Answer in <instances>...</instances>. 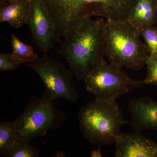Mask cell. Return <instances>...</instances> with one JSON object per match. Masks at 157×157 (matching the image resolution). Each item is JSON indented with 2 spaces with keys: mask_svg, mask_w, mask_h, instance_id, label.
<instances>
[{
  "mask_svg": "<svg viewBox=\"0 0 157 157\" xmlns=\"http://www.w3.org/2000/svg\"><path fill=\"white\" fill-rule=\"evenodd\" d=\"M43 1L64 39L82 21L96 16L113 21H126L137 0Z\"/></svg>",
  "mask_w": 157,
  "mask_h": 157,
  "instance_id": "obj_1",
  "label": "cell"
},
{
  "mask_svg": "<svg viewBox=\"0 0 157 157\" xmlns=\"http://www.w3.org/2000/svg\"><path fill=\"white\" fill-rule=\"evenodd\" d=\"M106 20L89 18L82 21L60 42L57 54L62 56L76 79L85 77L105 60L103 29Z\"/></svg>",
  "mask_w": 157,
  "mask_h": 157,
  "instance_id": "obj_2",
  "label": "cell"
},
{
  "mask_svg": "<svg viewBox=\"0 0 157 157\" xmlns=\"http://www.w3.org/2000/svg\"><path fill=\"white\" fill-rule=\"evenodd\" d=\"M78 119L82 134L98 147L115 143L121 128L128 123L116 101L96 98L82 107Z\"/></svg>",
  "mask_w": 157,
  "mask_h": 157,
  "instance_id": "obj_3",
  "label": "cell"
},
{
  "mask_svg": "<svg viewBox=\"0 0 157 157\" xmlns=\"http://www.w3.org/2000/svg\"><path fill=\"white\" fill-rule=\"evenodd\" d=\"M140 32L127 21L106 20L103 29L104 56L108 63L121 67L140 70L149 55Z\"/></svg>",
  "mask_w": 157,
  "mask_h": 157,
  "instance_id": "obj_4",
  "label": "cell"
},
{
  "mask_svg": "<svg viewBox=\"0 0 157 157\" xmlns=\"http://www.w3.org/2000/svg\"><path fill=\"white\" fill-rule=\"evenodd\" d=\"M66 119L64 113L56 108L54 100L44 94L40 98L33 96L24 112L14 121L17 132L15 144L31 143L35 137L58 128Z\"/></svg>",
  "mask_w": 157,
  "mask_h": 157,
  "instance_id": "obj_5",
  "label": "cell"
},
{
  "mask_svg": "<svg viewBox=\"0 0 157 157\" xmlns=\"http://www.w3.org/2000/svg\"><path fill=\"white\" fill-rule=\"evenodd\" d=\"M86 89L95 98L116 101L134 89L145 85L143 79L130 78L122 67L101 62L85 77Z\"/></svg>",
  "mask_w": 157,
  "mask_h": 157,
  "instance_id": "obj_6",
  "label": "cell"
},
{
  "mask_svg": "<svg viewBox=\"0 0 157 157\" xmlns=\"http://www.w3.org/2000/svg\"><path fill=\"white\" fill-rule=\"evenodd\" d=\"M42 79L45 91L44 94L56 100L63 98L72 102L78 99V92L74 84L73 75L60 62L43 54L41 57L28 63Z\"/></svg>",
  "mask_w": 157,
  "mask_h": 157,
  "instance_id": "obj_7",
  "label": "cell"
},
{
  "mask_svg": "<svg viewBox=\"0 0 157 157\" xmlns=\"http://www.w3.org/2000/svg\"><path fill=\"white\" fill-rule=\"evenodd\" d=\"M32 1V13L28 24L34 45L47 54L61 38L54 21L43 0Z\"/></svg>",
  "mask_w": 157,
  "mask_h": 157,
  "instance_id": "obj_8",
  "label": "cell"
},
{
  "mask_svg": "<svg viewBox=\"0 0 157 157\" xmlns=\"http://www.w3.org/2000/svg\"><path fill=\"white\" fill-rule=\"evenodd\" d=\"M115 143L114 157H157V142L141 132H121Z\"/></svg>",
  "mask_w": 157,
  "mask_h": 157,
  "instance_id": "obj_9",
  "label": "cell"
},
{
  "mask_svg": "<svg viewBox=\"0 0 157 157\" xmlns=\"http://www.w3.org/2000/svg\"><path fill=\"white\" fill-rule=\"evenodd\" d=\"M128 123L135 132L145 129L157 132V102L151 98L140 97L129 100Z\"/></svg>",
  "mask_w": 157,
  "mask_h": 157,
  "instance_id": "obj_10",
  "label": "cell"
},
{
  "mask_svg": "<svg viewBox=\"0 0 157 157\" xmlns=\"http://www.w3.org/2000/svg\"><path fill=\"white\" fill-rule=\"evenodd\" d=\"M32 13L31 0H11L2 4L0 22H6L15 29L28 24Z\"/></svg>",
  "mask_w": 157,
  "mask_h": 157,
  "instance_id": "obj_11",
  "label": "cell"
},
{
  "mask_svg": "<svg viewBox=\"0 0 157 157\" xmlns=\"http://www.w3.org/2000/svg\"><path fill=\"white\" fill-rule=\"evenodd\" d=\"M140 32L142 29L157 23V3L156 0H137L127 19Z\"/></svg>",
  "mask_w": 157,
  "mask_h": 157,
  "instance_id": "obj_12",
  "label": "cell"
},
{
  "mask_svg": "<svg viewBox=\"0 0 157 157\" xmlns=\"http://www.w3.org/2000/svg\"><path fill=\"white\" fill-rule=\"evenodd\" d=\"M11 44L12 52L11 55L19 65L24 63H30L39 58L31 45H27L18 39L14 34L11 35Z\"/></svg>",
  "mask_w": 157,
  "mask_h": 157,
  "instance_id": "obj_13",
  "label": "cell"
},
{
  "mask_svg": "<svg viewBox=\"0 0 157 157\" xmlns=\"http://www.w3.org/2000/svg\"><path fill=\"white\" fill-rule=\"evenodd\" d=\"M17 129L15 121L0 123V154L6 157L16 143Z\"/></svg>",
  "mask_w": 157,
  "mask_h": 157,
  "instance_id": "obj_14",
  "label": "cell"
},
{
  "mask_svg": "<svg viewBox=\"0 0 157 157\" xmlns=\"http://www.w3.org/2000/svg\"><path fill=\"white\" fill-rule=\"evenodd\" d=\"M140 33L148 50L149 56L153 57H157V26L145 27Z\"/></svg>",
  "mask_w": 157,
  "mask_h": 157,
  "instance_id": "obj_15",
  "label": "cell"
},
{
  "mask_svg": "<svg viewBox=\"0 0 157 157\" xmlns=\"http://www.w3.org/2000/svg\"><path fill=\"white\" fill-rule=\"evenodd\" d=\"M39 151L31 143L16 144L12 147L7 157H37Z\"/></svg>",
  "mask_w": 157,
  "mask_h": 157,
  "instance_id": "obj_16",
  "label": "cell"
},
{
  "mask_svg": "<svg viewBox=\"0 0 157 157\" xmlns=\"http://www.w3.org/2000/svg\"><path fill=\"white\" fill-rule=\"evenodd\" d=\"M147 67L146 77L143 79L145 85L157 86V57L148 56L145 62Z\"/></svg>",
  "mask_w": 157,
  "mask_h": 157,
  "instance_id": "obj_17",
  "label": "cell"
},
{
  "mask_svg": "<svg viewBox=\"0 0 157 157\" xmlns=\"http://www.w3.org/2000/svg\"><path fill=\"white\" fill-rule=\"evenodd\" d=\"M19 65L11 54H0V72L16 70Z\"/></svg>",
  "mask_w": 157,
  "mask_h": 157,
  "instance_id": "obj_18",
  "label": "cell"
},
{
  "mask_svg": "<svg viewBox=\"0 0 157 157\" xmlns=\"http://www.w3.org/2000/svg\"><path fill=\"white\" fill-rule=\"evenodd\" d=\"M91 157H102L101 151V147H99L98 150H94L91 152Z\"/></svg>",
  "mask_w": 157,
  "mask_h": 157,
  "instance_id": "obj_19",
  "label": "cell"
},
{
  "mask_svg": "<svg viewBox=\"0 0 157 157\" xmlns=\"http://www.w3.org/2000/svg\"><path fill=\"white\" fill-rule=\"evenodd\" d=\"M53 155V156L54 157H64L65 156V154L63 151H58L56 153Z\"/></svg>",
  "mask_w": 157,
  "mask_h": 157,
  "instance_id": "obj_20",
  "label": "cell"
},
{
  "mask_svg": "<svg viewBox=\"0 0 157 157\" xmlns=\"http://www.w3.org/2000/svg\"><path fill=\"white\" fill-rule=\"evenodd\" d=\"M156 2L157 3V0H156Z\"/></svg>",
  "mask_w": 157,
  "mask_h": 157,
  "instance_id": "obj_21",
  "label": "cell"
},
{
  "mask_svg": "<svg viewBox=\"0 0 157 157\" xmlns=\"http://www.w3.org/2000/svg\"><path fill=\"white\" fill-rule=\"evenodd\" d=\"M156 25L157 26V24H156Z\"/></svg>",
  "mask_w": 157,
  "mask_h": 157,
  "instance_id": "obj_22",
  "label": "cell"
}]
</instances>
